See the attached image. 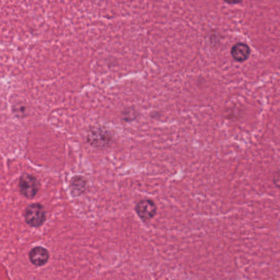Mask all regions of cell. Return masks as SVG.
<instances>
[{
    "label": "cell",
    "mask_w": 280,
    "mask_h": 280,
    "mask_svg": "<svg viewBox=\"0 0 280 280\" xmlns=\"http://www.w3.org/2000/svg\"><path fill=\"white\" fill-rule=\"evenodd\" d=\"M40 187L39 181L31 174H23L20 178V192L26 198H33L36 197L39 192Z\"/></svg>",
    "instance_id": "1"
},
{
    "label": "cell",
    "mask_w": 280,
    "mask_h": 280,
    "mask_svg": "<svg viewBox=\"0 0 280 280\" xmlns=\"http://www.w3.org/2000/svg\"><path fill=\"white\" fill-rule=\"evenodd\" d=\"M45 210L40 204H32L29 205L25 213L26 221L32 227L40 226L45 220Z\"/></svg>",
    "instance_id": "2"
},
{
    "label": "cell",
    "mask_w": 280,
    "mask_h": 280,
    "mask_svg": "<svg viewBox=\"0 0 280 280\" xmlns=\"http://www.w3.org/2000/svg\"><path fill=\"white\" fill-rule=\"evenodd\" d=\"M136 211L141 219L146 221V220L152 219L156 215L157 207H156V203L154 202L153 200L146 199V200H141L140 202L137 203Z\"/></svg>",
    "instance_id": "3"
},
{
    "label": "cell",
    "mask_w": 280,
    "mask_h": 280,
    "mask_svg": "<svg viewBox=\"0 0 280 280\" xmlns=\"http://www.w3.org/2000/svg\"><path fill=\"white\" fill-rule=\"evenodd\" d=\"M49 252L46 249L41 246H37L30 251V261L33 265L37 266H42L49 261Z\"/></svg>",
    "instance_id": "4"
},
{
    "label": "cell",
    "mask_w": 280,
    "mask_h": 280,
    "mask_svg": "<svg viewBox=\"0 0 280 280\" xmlns=\"http://www.w3.org/2000/svg\"><path fill=\"white\" fill-rule=\"evenodd\" d=\"M251 54V49L245 43H237L231 49L233 59L237 62L246 61Z\"/></svg>",
    "instance_id": "5"
},
{
    "label": "cell",
    "mask_w": 280,
    "mask_h": 280,
    "mask_svg": "<svg viewBox=\"0 0 280 280\" xmlns=\"http://www.w3.org/2000/svg\"><path fill=\"white\" fill-rule=\"evenodd\" d=\"M90 142L96 146H105L108 144H110L111 141L109 132H105L102 129H95L93 132H90V136L89 137Z\"/></svg>",
    "instance_id": "6"
},
{
    "label": "cell",
    "mask_w": 280,
    "mask_h": 280,
    "mask_svg": "<svg viewBox=\"0 0 280 280\" xmlns=\"http://www.w3.org/2000/svg\"><path fill=\"white\" fill-rule=\"evenodd\" d=\"M85 184H86V182L82 177H76L72 180L71 188H73V190H77V192L80 193L85 190Z\"/></svg>",
    "instance_id": "7"
}]
</instances>
